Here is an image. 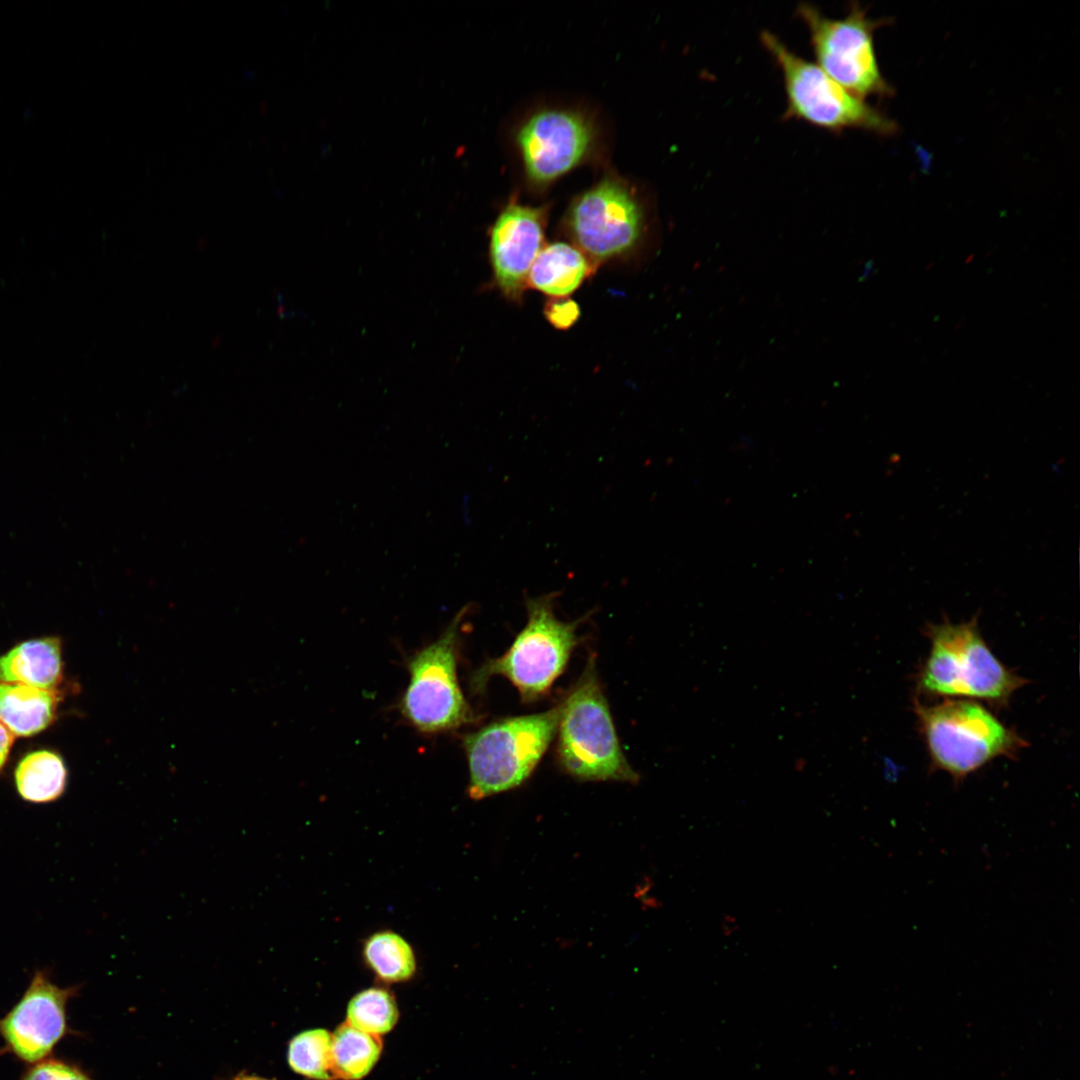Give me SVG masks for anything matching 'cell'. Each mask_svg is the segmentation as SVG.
Returning <instances> with one entry per match:
<instances>
[{
    "label": "cell",
    "instance_id": "cell-1",
    "mask_svg": "<svg viewBox=\"0 0 1080 1080\" xmlns=\"http://www.w3.org/2000/svg\"><path fill=\"white\" fill-rule=\"evenodd\" d=\"M928 657L918 676V690L929 696L968 697L1003 707L1027 679L1001 663L986 644L978 616L954 623L943 618L929 623Z\"/></svg>",
    "mask_w": 1080,
    "mask_h": 1080
},
{
    "label": "cell",
    "instance_id": "cell-2",
    "mask_svg": "<svg viewBox=\"0 0 1080 1080\" xmlns=\"http://www.w3.org/2000/svg\"><path fill=\"white\" fill-rule=\"evenodd\" d=\"M915 714L931 767L949 774L955 784L999 757L1015 758L1027 742L994 714L971 700L946 699Z\"/></svg>",
    "mask_w": 1080,
    "mask_h": 1080
},
{
    "label": "cell",
    "instance_id": "cell-3",
    "mask_svg": "<svg viewBox=\"0 0 1080 1080\" xmlns=\"http://www.w3.org/2000/svg\"><path fill=\"white\" fill-rule=\"evenodd\" d=\"M558 707L557 757L569 775L583 781H638L621 749L593 658Z\"/></svg>",
    "mask_w": 1080,
    "mask_h": 1080
},
{
    "label": "cell",
    "instance_id": "cell-4",
    "mask_svg": "<svg viewBox=\"0 0 1080 1080\" xmlns=\"http://www.w3.org/2000/svg\"><path fill=\"white\" fill-rule=\"evenodd\" d=\"M559 707L493 721L463 737L472 800L508 791L533 772L557 732Z\"/></svg>",
    "mask_w": 1080,
    "mask_h": 1080
},
{
    "label": "cell",
    "instance_id": "cell-5",
    "mask_svg": "<svg viewBox=\"0 0 1080 1080\" xmlns=\"http://www.w3.org/2000/svg\"><path fill=\"white\" fill-rule=\"evenodd\" d=\"M558 593L526 600L528 621L502 656L488 659L469 678L474 693L485 690L495 675L507 678L524 702L542 697L563 672L578 643L579 621L563 622L554 614L553 602Z\"/></svg>",
    "mask_w": 1080,
    "mask_h": 1080
},
{
    "label": "cell",
    "instance_id": "cell-6",
    "mask_svg": "<svg viewBox=\"0 0 1080 1080\" xmlns=\"http://www.w3.org/2000/svg\"><path fill=\"white\" fill-rule=\"evenodd\" d=\"M760 42L782 76L785 120L803 121L833 133L862 129L887 135L895 131L892 120L847 91L817 64L796 54L772 32H761Z\"/></svg>",
    "mask_w": 1080,
    "mask_h": 1080
},
{
    "label": "cell",
    "instance_id": "cell-7",
    "mask_svg": "<svg viewBox=\"0 0 1080 1080\" xmlns=\"http://www.w3.org/2000/svg\"><path fill=\"white\" fill-rule=\"evenodd\" d=\"M462 609L434 642L407 661L409 683L399 701L405 720L419 732L436 734L476 721L457 678Z\"/></svg>",
    "mask_w": 1080,
    "mask_h": 1080
},
{
    "label": "cell",
    "instance_id": "cell-8",
    "mask_svg": "<svg viewBox=\"0 0 1080 1080\" xmlns=\"http://www.w3.org/2000/svg\"><path fill=\"white\" fill-rule=\"evenodd\" d=\"M796 16L809 32L817 65L843 88L861 99L893 93L874 48V31L881 20L869 18L856 2L841 18L828 17L809 3H800Z\"/></svg>",
    "mask_w": 1080,
    "mask_h": 1080
},
{
    "label": "cell",
    "instance_id": "cell-9",
    "mask_svg": "<svg viewBox=\"0 0 1080 1080\" xmlns=\"http://www.w3.org/2000/svg\"><path fill=\"white\" fill-rule=\"evenodd\" d=\"M644 213L621 182L605 178L571 206L568 228L578 248L594 263L634 249L643 232Z\"/></svg>",
    "mask_w": 1080,
    "mask_h": 1080
},
{
    "label": "cell",
    "instance_id": "cell-10",
    "mask_svg": "<svg viewBox=\"0 0 1080 1080\" xmlns=\"http://www.w3.org/2000/svg\"><path fill=\"white\" fill-rule=\"evenodd\" d=\"M80 986H58L46 969L36 970L18 1002L0 1018V1055L8 1053L32 1065L48 1058L71 1029L67 1004Z\"/></svg>",
    "mask_w": 1080,
    "mask_h": 1080
},
{
    "label": "cell",
    "instance_id": "cell-11",
    "mask_svg": "<svg viewBox=\"0 0 1080 1080\" xmlns=\"http://www.w3.org/2000/svg\"><path fill=\"white\" fill-rule=\"evenodd\" d=\"M594 134L581 115L543 110L529 118L517 133L528 178L539 185L566 174L589 152Z\"/></svg>",
    "mask_w": 1080,
    "mask_h": 1080
},
{
    "label": "cell",
    "instance_id": "cell-12",
    "mask_svg": "<svg viewBox=\"0 0 1080 1080\" xmlns=\"http://www.w3.org/2000/svg\"><path fill=\"white\" fill-rule=\"evenodd\" d=\"M543 242L541 209L511 203L499 214L490 231L489 254L496 284L506 297H521Z\"/></svg>",
    "mask_w": 1080,
    "mask_h": 1080
},
{
    "label": "cell",
    "instance_id": "cell-13",
    "mask_svg": "<svg viewBox=\"0 0 1080 1080\" xmlns=\"http://www.w3.org/2000/svg\"><path fill=\"white\" fill-rule=\"evenodd\" d=\"M62 679V646L57 637L21 642L0 656L1 682L56 690Z\"/></svg>",
    "mask_w": 1080,
    "mask_h": 1080
},
{
    "label": "cell",
    "instance_id": "cell-14",
    "mask_svg": "<svg viewBox=\"0 0 1080 1080\" xmlns=\"http://www.w3.org/2000/svg\"><path fill=\"white\" fill-rule=\"evenodd\" d=\"M592 272V262L577 247L555 242L541 249L527 284L549 296L564 297L575 291Z\"/></svg>",
    "mask_w": 1080,
    "mask_h": 1080
},
{
    "label": "cell",
    "instance_id": "cell-15",
    "mask_svg": "<svg viewBox=\"0 0 1080 1080\" xmlns=\"http://www.w3.org/2000/svg\"><path fill=\"white\" fill-rule=\"evenodd\" d=\"M59 702L56 690L0 681V721L17 736H31L54 720Z\"/></svg>",
    "mask_w": 1080,
    "mask_h": 1080
},
{
    "label": "cell",
    "instance_id": "cell-16",
    "mask_svg": "<svg viewBox=\"0 0 1080 1080\" xmlns=\"http://www.w3.org/2000/svg\"><path fill=\"white\" fill-rule=\"evenodd\" d=\"M67 769L60 755L49 750L26 754L14 772L16 790L27 802L50 803L60 798L67 785Z\"/></svg>",
    "mask_w": 1080,
    "mask_h": 1080
},
{
    "label": "cell",
    "instance_id": "cell-17",
    "mask_svg": "<svg viewBox=\"0 0 1080 1080\" xmlns=\"http://www.w3.org/2000/svg\"><path fill=\"white\" fill-rule=\"evenodd\" d=\"M366 967L384 983L406 982L417 971L414 948L401 934L385 929L367 936L361 946Z\"/></svg>",
    "mask_w": 1080,
    "mask_h": 1080
},
{
    "label": "cell",
    "instance_id": "cell-18",
    "mask_svg": "<svg viewBox=\"0 0 1080 1080\" xmlns=\"http://www.w3.org/2000/svg\"><path fill=\"white\" fill-rule=\"evenodd\" d=\"M332 1066L336 1079L359 1080L378 1061L382 1043L378 1035L341 1024L332 1035Z\"/></svg>",
    "mask_w": 1080,
    "mask_h": 1080
},
{
    "label": "cell",
    "instance_id": "cell-19",
    "mask_svg": "<svg viewBox=\"0 0 1080 1080\" xmlns=\"http://www.w3.org/2000/svg\"><path fill=\"white\" fill-rule=\"evenodd\" d=\"M332 1034L325 1029H311L294 1036L288 1045L290 1068L314 1080H334Z\"/></svg>",
    "mask_w": 1080,
    "mask_h": 1080
},
{
    "label": "cell",
    "instance_id": "cell-20",
    "mask_svg": "<svg viewBox=\"0 0 1080 1080\" xmlns=\"http://www.w3.org/2000/svg\"><path fill=\"white\" fill-rule=\"evenodd\" d=\"M398 1016L394 995L381 987H371L358 992L347 1007V1023L378 1036L392 1030Z\"/></svg>",
    "mask_w": 1080,
    "mask_h": 1080
},
{
    "label": "cell",
    "instance_id": "cell-21",
    "mask_svg": "<svg viewBox=\"0 0 1080 1080\" xmlns=\"http://www.w3.org/2000/svg\"><path fill=\"white\" fill-rule=\"evenodd\" d=\"M19 1080H92L80 1067L58 1058L29 1065Z\"/></svg>",
    "mask_w": 1080,
    "mask_h": 1080
},
{
    "label": "cell",
    "instance_id": "cell-22",
    "mask_svg": "<svg viewBox=\"0 0 1080 1080\" xmlns=\"http://www.w3.org/2000/svg\"><path fill=\"white\" fill-rule=\"evenodd\" d=\"M544 314L550 324L557 329H569L579 318L578 304L568 298L551 299L547 302Z\"/></svg>",
    "mask_w": 1080,
    "mask_h": 1080
},
{
    "label": "cell",
    "instance_id": "cell-23",
    "mask_svg": "<svg viewBox=\"0 0 1080 1080\" xmlns=\"http://www.w3.org/2000/svg\"><path fill=\"white\" fill-rule=\"evenodd\" d=\"M13 740V733L0 721V769L7 760Z\"/></svg>",
    "mask_w": 1080,
    "mask_h": 1080
},
{
    "label": "cell",
    "instance_id": "cell-24",
    "mask_svg": "<svg viewBox=\"0 0 1080 1080\" xmlns=\"http://www.w3.org/2000/svg\"><path fill=\"white\" fill-rule=\"evenodd\" d=\"M232 1080H274V1079H268V1078L261 1077V1076L255 1075V1074H249V1073H246V1072H240Z\"/></svg>",
    "mask_w": 1080,
    "mask_h": 1080
}]
</instances>
